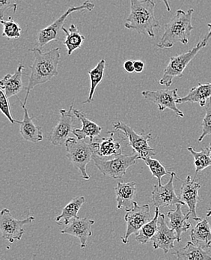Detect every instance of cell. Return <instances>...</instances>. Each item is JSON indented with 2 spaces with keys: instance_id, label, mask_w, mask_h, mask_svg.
Masks as SVG:
<instances>
[{
  "instance_id": "6da1fadb",
  "label": "cell",
  "mask_w": 211,
  "mask_h": 260,
  "mask_svg": "<svg viewBox=\"0 0 211 260\" xmlns=\"http://www.w3.org/2000/svg\"><path fill=\"white\" fill-rule=\"evenodd\" d=\"M34 54V61L30 66L31 74L29 83L26 86V94L24 105L27 104L28 98L31 91L36 86L45 84L53 77L59 75V64L60 61V49H52L47 52H42L41 48L31 49Z\"/></svg>"
},
{
  "instance_id": "7a4b0ae2",
  "label": "cell",
  "mask_w": 211,
  "mask_h": 260,
  "mask_svg": "<svg viewBox=\"0 0 211 260\" xmlns=\"http://www.w3.org/2000/svg\"><path fill=\"white\" fill-rule=\"evenodd\" d=\"M130 13L124 23L127 29L136 31L138 34L155 37L154 29L160 24L154 13L156 4L153 0H130Z\"/></svg>"
},
{
  "instance_id": "3957f363",
  "label": "cell",
  "mask_w": 211,
  "mask_h": 260,
  "mask_svg": "<svg viewBox=\"0 0 211 260\" xmlns=\"http://www.w3.org/2000/svg\"><path fill=\"white\" fill-rule=\"evenodd\" d=\"M194 10L190 9L187 12L179 9L176 12L174 17L165 26L164 33L162 36L157 46L159 48H171L178 42L186 45L189 43L191 31L193 30L192 24Z\"/></svg>"
},
{
  "instance_id": "277c9868",
  "label": "cell",
  "mask_w": 211,
  "mask_h": 260,
  "mask_svg": "<svg viewBox=\"0 0 211 260\" xmlns=\"http://www.w3.org/2000/svg\"><path fill=\"white\" fill-rule=\"evenodd\" d=\"M207 26L209 28L208 32L201 42L197 44L196 47H193L187 53L170 58L169 62L165 69L163 77L160 79V85L166 86L167 88L170 87L172 84L174 79L175 77H182L184 70L190 64V61L196 57V55L201 49L207 46L209 40L211 39V23H209Z\"/></svg>"
},
{
  "instance_id": "5b68a950",
  "label": "cell",
  "mask_w": 211,
  "mask_h": 260,
  "mask_svg": "<svg viewBox=\"0 0 211 260\" xmlns=\"http://www.w3.org/2000/svg\"><path fill=\"white\" fill-rule=\"evenodd\" d=\"M140 159L138 154H119L115 156L113 159H106L97 154H93L92 160L96 168L105 176L118 179L124 177L127 173V170L130 167L136 165L137 160Z\"/></svg>"
},
{
  "instance_id": "8992f818",
  "label": "cell",
  "mask_w": 211,
  "mask_h": 260,
  "mask_svg": "<svg viewBox=\"0 0 211 260\" xmlns=\"http://www.w3.org/2000/svg\"><path fill=\"white\" fill-rule=\"evenodd\" d=\"M66 157L72 162L81 173L85 180L90 179L91 176L86 171V166L92 160L94 153V148L91 143H86L83 140L69 138L65 142Z\"/></svg>"
},
{
  "instance_id": "52a82bcc",
  "label": "cell",
  "mask_w": 211,
  "mask_h": 260,
  "mask_svg": "<svg viewBox=\"0 0 211 260\" xmlns=\"http://www.w3.org/2000/svg\"><path fill=\"white\" fill-rule=\"evenodd\" d=\"M94 7L95 5L89 0H87L80 6L69 8L57 20L39 31L37 39H36L37 47L39 48H42L53 41H61L60 31L62 29L67 17L72 15L73 12H79V11L87 10L91 12Z\"/></svg>"
},
{
  "instance_id": "ba28073f",
  "label": "cell",
  "mask_w": 211,
  "mask_h": 260,
  "mask_svg": "<svg viewBox=\"0 0 211 260\" xmlns=\"http://www.w3.org/2000/svg\"><path fill=\"white\" fill-rule=\"evenodd\" d=\"M113 128H114L113 132H121L124 135L125 138L123 139V140L127 139L129 146L139 155L141 160L144 157H153L157 154L154 149H152L149 144V140L155 139L153 138L151 133L146 134L144 132L141 134L136 133L128 124L121 122L113 124Z\"/></svg>"
},
{
  "instance_id": "9c48e42d",
  "label": "cell",
  "mask_w": 211,
  "mask_h": 260,
  "mask_svg": "<svg viewBox=\"0 0 211 260\" xmlns=\"http://www.w3.org/2000/svg\"><path fill=\"white\" fill-rule=\"evenodd\" d=\"M34 220V217L33 216H29L27 218L23 220H18L12 216L9 209H3L0 214V230L2 236L11 243H14L15 240H21L25 233L23 226L29 224Z\"/></svg>"
},
{
  "instance_id": "30bf717a",
  "label": "cell",
  "mask_w": 211,
  "mask_h": 260,
  "mask_svg": "<svg viewBox=\"0 0 211 260\" xmlns=\"http://www.w3.org/2000/svg\"><path fill=\"white\" fill-rule=\"evenodd\" d=\"M152 219L151 214L150 206L149 204L140 206L136 201L134 202L133 207L127 211L124 220L127 223L125 234L121 238L123 243L127 244L129 238L132 234L136 235L140 229Z\"/></svg>"
},
{
  "instance_id": "8fae6325",
  "label": "cell",
  "mask_w": 211,
  "mask_h": 260,
  "mask_svg": "<svg viewBox=\"0 0 211 260\" xmlns=\"http://www.w3.org/2000/svg\"><path fill=\"white\" fill-rule=\"evenodd\" d=\"M179 89H160V90H146L142 92L143 98L150 101L158 107L160 111H164L169 109L176 113L179 117L184 118V114L177 107V100L179 99L178 94Z\"/></svg>"
},
{
  "instance_id": "7c38bea8",
  "label": "cell",
  "mask_w": 211,
  "mask_h": 260,
  "mask_svg": "<svg viewBox=\"0 0 211 260\" xmlns=\"http://www.w3.org/2000/svg\"><path fill=\"white\" fill-rule=\"evenodd\" d=\"M170 179L165 185H154L151 193V199L155 207H168L174 205L186 206L185 203L177 196L174 190V178L176 173L171 172Z\"/></svg>"
},
{
  "instance_id": "4fadbf2b",
  "label": "cell",
  "mask_w": 211,
  "mask_h": 260,
  "mask_svg": "<svg viewBox=\"0 0 211 260\" xmlns=\"http://www.w3.org/2000/svg\"><path fill=\"white\" fill-rule=\"evenodd\" d=\"M60 119L59 122L53 127L50 136V141L54 146H59L64 144L69 138V135L73 132V124L75 122V113H74V102L69 110L61 109Z\"/></svg>"
},
{
  "instance_id": "5bb4252c",
  "label": "cell",
  "mask_w": 211,
  "mask_h": 260,
  "mask_svg": "<svg viewBox=\"0 0 211 260\" xmlns=\"http://www.w3.org/2000/svg\"><path fill=\"white\" fill-rule=\"evenodd\" d=\"M151 241L155 250L161 249L165 253L174 248V242H178L177 233L172 228H168L164 214L160 213L158 228Z\"/></svg>"
},
{
  "instance_id": "9a60e30c",
  "label": "cell",
  "mask_w": 211,
  "mask_h": 260,
  "mask_svg": "<svg viewBox=\"0 0 211 260\" xmlns=\"http://www.w3.org/2000/svg\"><path fill=\"white\" fill-rule=\"evenodd\" d=\"M201 186L199 182L193 180L191 176H188L183 182L181 189L180 198L189 208L187 213L196 221L201 220V217L197 215L196 212L197 205L201 200L199 197Z\"/></svg>"
},
{
  "instance_id": "2e32d148",
  "label": "cell",
  "mask_w": 211,
  "mask_h": 260,
  "mask_svg": "<svg viewBox=\"0 0 211 260\" xmlns=\"http://www.w3.org/2000/svg\"><path fill=\"white\" fill-rule=\"evenodd\" d=\"M94 223L95 221L89 217L73 218L64 229L61 230V233L71 235L80 239V247L85 248L88 238L92 236L91 228Z\"/></svg>"
},
{
  "instance_id": "e0dca14e",
  "label": "cell",
  "mask_w": 211,
  "mask_h": 260,
  "mask_svg": "<svg viewBox=\"0 0 211 260\" xmlns=\"http://www.w3.org/2000/svg\"><path fill=\"white\" fill-rule=\"evenodd\" d=\"M17 99L20 102V105H21L23 112H24L23 120H16V123L20 125V133L22 138H23V140L33 143H37L42 141L44 140V136L42 127L34 124V123L33 122V119H34V116L31 117L29 116L26 105L20 101V99L17 98Z\"/></svg>"
},
{
  "instance_id": "ac0fdd59",
  "label": "cell",
  "mask_w": 211,
  "mask_h": 260,
  "mask_svg": "<svg viewBox=\"0 0 211 260\" xmlns=\"http://www.w3.org/2000/svg\"><path fill=\"white\" fill-rule=\"evenodd\" d=\"M114 190L118 209H124L127 212L133 207L136 193V182H119Z\"/></svg>"
},
{
  "instance_id": "d6986e66",
  "label": "cell",
  "mask_w": 211,
  "mask_h": 260,
  "mask_svg": "<svg viewBox=\"0 0 211 260\" xmlns=\"http://www.w3.org/2000/svg\"><path fill=\"white\" fill-rule=\"evenodd\" d=\"M74 113L76 117L81 121L83 126L81 129H74L72 134L75 135L77 140H85L86 138H89L90 142L94 141V139L100 135L103 127L88 119L87 116L83 112L80 111L77 109L74 108Z\"/></svg>"
},
{
  "instance_id": "ffe728a7",
  "label": "cell",
  "mask_w": 211,
  "mask_h": 260,
  "mask_svg": "<svg viewBox=\"0 0 211 260\" xmlns=\"http://www.w3.org/2000/svg\"><path fill=\"white\" fill-rule=\"evenodd\" d=\"M26 71L23 64H19L17 71L13 75L8 74L3 77L0 82V88L5 92L9 99L17 95L23 89V72Z\"/></svg>"
},
{
  "instance_id": "44dd1931",
  "label": "cell",
  "mask_w": 211,
  "mask_h": 260,
  "mask_svg": "<svg viewBox=\"0 0 211 260\" xmlns=\"http://www.w3.org/2000/svg\"><path fill=\"white\" fill-rule=\"evenodd\" d=\"M110 138H102L100 141L91 142L94 153L101 157H115L122 154L120 142L113 138L114 132H109Z\"/></svg>"
},
{
  "instance_id": "7402d4cb",
  "label": "cell",
  "mask_w": 211,
  "mask_h": 260,
  "mask_svg": "<svg viewBox=\"0 0 211 260\" xmlns=\"http://www.w3.org/2000/svg\"><path fill=\"white\" fill-rule=\"evenodd\" d=\"M183 205H176L174 210L168 212V217L169 219L170 228L175 230L178 236V242L181 240V235L188 231L191 228V223L188 221L190 215L188 213L184 214L182 212Z\"/></svg>"
},
{
  "instance_id": "603a6c76",
  "label": "cell",
  "mask_w": 211,
  "mask_h": 260,
  "mask_svg": "<svg viewBox=\"0 0 211 260\" xmlns=\"http://www.w3.org/2000/svg\"><path fill=\"white\" fill-rule=\"evenodd\" d=\"M211 98V83L201 84L192 88L184 97L179 98L177 104L198 103L201 107H205Z\"/></svg>"
},
{
  "instance_id": "cb8c5ba5",
  "label": "cell",
  "mask_w": 211,
  "mask_h": 260,
  "mask_svg": "<svg viewBox=\"0 0 211 260\" xmlns=\"http://www.w3.org/2000/svg\"><path fill=\"white\" fill-rule=\"evenodd\" d=\"M178 259L181 260H206L211 259L208 252L206 251L202 245H196L188 242L185 247L173 253Z\"/></svg>"
},
{
  "instance_id": "d4e9b609",
  "label": "cell",
  "mask_w": 211,
  "mask_h": 260,
  "mask_svg": "<svg viewBox=\"0 0 211 260\" xmlns=\"http://www.w3.org/2000/svg\"><path fill=\"white\" fill-rule=\"evenodd\" d=\"M190 239L196 245H202L207 248L211 247V228L207 218L198 221L190 233Z\"/></svg>"
},
{
  "instance_id": "484cf974",
  "label": "cell",
  "mask_w": 211,
  "mask_h": 260,
  "mask_svg": "<svg viewBox=\"0 0 211 260\" xmlns=\"http://www.w3.org/2000/svg\"><path fill=\"white\" fill-rule=\"evenodd\" d=\"M86 203V198L83 196L76 197L62 209L60 215L56 217L58 224H68L73 218H79L78 212L82 206Z\"/></svg>"
},
{
  "instance_id": "4316f807",
  "label": "cell",
  "mask_w": 211,
  "mask_h": 260,
  "mask_svg": "<svg viewBox=\"0 0 211 260\" xmlns=\"http://www.w3.org/2000/svg\"><path fill=\"white\" fill-rule=\"evenodd\" d=\"M61 30L64 31L66 36L63 43L67 47V55L71 56L75 50L81 47L86 37L80 32L78 27L75 24L71 25L68 30L63 26Z\"/></svg>"
},
{
  "instance_id": "83f0119b",
  "label": "cell",
  "mask_w": 211,
  "mask_h": 260,
  "mask_svg": "<svg viewBox=\"0 0 211 260\" xmlns=\"http://www.w3.org/2000/svg\"><path fill=\"white\" fill-rule=\"evenodd\" d=\"M159 208L156 207L155 214L154 217L144 225L136 234V241L138 244L147 245L152 239L153 236L157 233L158 228Z\"/></svg>"
},
{
  "instance_id": "f1b7e54d",
  "label": "cell",
  "mask_w": 211,
  "mask_h": 260,
  "mask_svg": "<svg viewBox=\"0 0 211 260\" xmlns=\"http://www.w3.org/2000/svg\"><path fill=\"white\" fill-rule=\"evenodd\" d=\"M106 60L104 59H102L92 70L89 71V75L91 82L90 89H89V97H88L87 100L83 102V104L91 103L92 102L96 89H97V86L101 83L103 76H104Z\"/></svg>"
},
{
  "instance_id": "f546056e",
  "label": "cell",
  "mask_w": 211,
  "mask_h": 260,
  "mask_svg": "<svg viewBox=\"0 0 211 260\" xmlns=\"http://www.w3.org/2000/svg\"><path fill=\"white\" fill-rule=\"evenodd\" d=\"M187 150L194 157L196 174L204 170V169L211 167V157L209 153L208 148L201 149L200 152H196L193 147L187 148Z\"/></svg>"
},
{
  "instance_id": "4dcf8cb0",
  "label": "cell",
  "mask_w": 211,
  "mask_h": 260,
  "mask_svg": "<svg viewBox=\"0 0 211 260\" xmlns=\"http://www.w3.org/2000/svg\"><path fill=\"white\" fill-rule=\"evenodd\" d=\"M142 160L149 167L152 176L157 178L159 185H162V179L163 176L171 174V172L167 171L166 168L157 159L148 157H144Z\"/></svg>"
},
{
  "instance_id": "1f68e13d",
  "label": "cell",
  "mask_w": 211,
  "mask_h": 260,
  "mask_svg": "<svg viewBox=\"0 0 211 260\" xmlns=\"http://www.w3.org/2000/svg\"><path fill=\"white\" fill-rule=\"evenodd\" d=\"M1 23L3 26V37L8 39H17L21 36V28L12 17H9L8 20H1Z\"/></svg>"
},
{
  "instance_id": "d6a6232c",
  "label": "cell",
  "mask_w": 211,
  "mask_h": 260,
  "mask_svg": "<svg viewBox=\"0 0 211 260\" xmlns=\"http://www.w3.org/2000/svg\"><path fill=\"white\" fill-rule=\"evenodd\" d=\"M206 114L202 122V134L198 139V142H201L207 135L211 136V98L206 105Z\"/></svg>"
},
{
  "instance_id": "836d02e7",
  "label": "cell",
  "mask_w": 211,
  "mask_h": 260,
  "mask_svg": "<svg viewBox=\"0 0 211 260\" xmlns=\"http://www.w3.org/2000/svg\"><path fill=\"white\" fill-rule=\"evenodd\" d=\"M0 109L2 113L6 116L8 119L12 124H15L16 120L11 113L10 105H9V98L6 96L3 90H0Z\"/></svg>"
},
{
  "instance_id": "e575fe53",
  "label": "cell",
  "mask_w": 211,
  "mask_h": 260,
  "mask_svg": "<svg viewBox=\"0 0 211 260\" xmlns=\"http://www.w3.org/2000/svg\"><path fill=\"white\" fill-rule=\"evenodd\" d=\"M18 5L15 0H0V17L1 20H4V16L9 11L13 10L14 12H17Z\"/></svg>"
},
{
  "instance_id": "d590c367",
  "label": "cell",
  "mask_w": 211,
  "mask_h": 260,
  "mask_svg": "<svg viewBox=\"0 0 211 260\" xmlns=\"http://www.w3.org/2000/svg\"><path fill=\"white\" fill-rule=\"evenodd\" d=\"M124 69L127 73H133L135 72L134 61L127 60L124 62Z\"/></svg>"
},
{
  "instance_id": "8d00e7d4",
  "label": "cell",
  "mask_w": 211,
  "mask_h": 260,
  "mask_svg": "<svg viewBox=\"0 0 211 260\" xmlns=\"http://www.w3.org/2000/svg\"><path fill=\"white\" fill-rule=\"evenodd\" d=\"M135 72L136 73H142L145 70L146 68V62L143 60L134 61Z\"/></svg>"
},
{
  "instance_id": "74e56055",
  "label": "cell",
  "mask_w": 211,
  "mask_h": 260,
  "mask_svg": "<svg viewBox=\"0 0 211 260\" xmlns=\"http://www.w3.org/2000/svg\"><path fill=\"white\" fill-rule=\"evenodd\" d=\"M162 1L163 2V3H164L165 6H166L167 11H168V12H170V11H171V7H170L169 3H168V0H162Z\"/></svg>"
},
{
  "instance_id": "f35d334b",
  "label": "cell",
  "mask_w": 211,
  "mask_h": 260,
  "mask_svg": "<svg viewBox=\"0 0 211 260\" xmlns=\"http://www.w3.org/2000/svg\"><path fill=\"white\" fill-rule=\"evenodd\" d=\"M210 216H211V209H210V210L207 211V217H210Z\"/></svg>"
},
{
  "instance_id": "ab89813d",
  "label": "cell",
  "mask_w": 211,
  "mask_h": 260,
  "mask_svg": "<svg viewBox=\"0 0 211 260\" xmlns=\"http://www.w3.org/2000/svg\"><path fill=\"white\" fill-rule=\"evenodd\" d=\"M209 153H210V155L211 157V143H210V146L208 147Z\"/></svg>"
}]
</instances>
